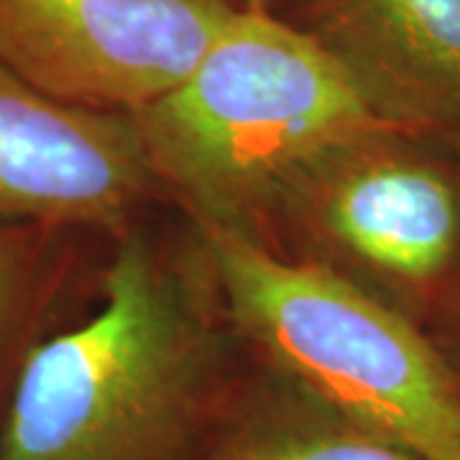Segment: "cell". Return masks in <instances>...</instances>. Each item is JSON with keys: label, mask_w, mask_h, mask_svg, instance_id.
<instances>
[{"label": "cell", "mask_w": 460, "mask_h": 460, "mask_svg": "<svg viewBox=\"0 0 460 460\" xmlns=\"http://www.w3.org/2000/svg\"><path fill=\"white\" fill-rule=\"evenodd\" d=\"M98 310L29 353L0 414V460H187L238 341L192 233L118 235Z\"/></svg>", "instance_id": "cell-1"}, {"label": "cell", "mask_w": 460, "mask_h": 460, "mask_svg": "<svg viewBox=\"0 0 460 460\" xmlns=\"http://www.w3.org/2000/svg\"><path fill=\"white\" fill-rule=\"evenodd\" d=\"M133 120L159 192L192 228L251 241L323 154L392 126L310 33L261 11H235L199 65Z\"/></svg>", "instance_id": "cell-2"}, {"label": "cell", "mask_w": 460, "mask_h": 460, "mask_svg": "<svg viewBox=\"0 0 460 460\" xmlns=\"http://www.w3.org/2000/svg\"><path fill=\"white\" fill-rule=\"evenodd\" d=\"M241 343L422 460H460V374L404 314L246 235L192 228Z\"/></svg>", "instance_id": "cell-3"}, {"label": "cell", "mask_w": 460, "mask_h": 460, "mask_svg": "<svg viewBox=\"0 0 460 460\" xmlns=\"http://www.w3.org/2000/svg\"><path fill=\"white\" fill-rule=\"evenodd\" d=\"M256 243L429 335L460 281V159L394 126L358 133L287 187Z\"/></svg>", "instance_id": "cell-4"}, {"label": "cell", "mask_w": 460, "mask_h": 460, "mask_svg": "<svg viewBox=\"0 0 460 460\" xmlns=\"http://www.w3.org/2000/svg\"><path fill=\"white\" fill-rule=\"evenodd\" d=\"M230 0H0V62L51 98L133 115L199 65Z\"/></svg>", "instance_id": "cell-5"}, {"label": "cell", "mask_w": 460, "mask_h": 460, "mask_svg": "<svg viewBox=\"0 0 460 460\" xmlns=\"http://www.w3.org/2000/svg\"><path fill=\"white\" fill-rule=\"evenodd\" d=\"M159 187L133 115L36 90L0 62V220L120 235Z\"/></svg>", "instance_id": "cell-6"}, {"label": "cell", "mask_w": 460, "mask_h": 460, "mask_svg": "<svg viewBox=\"0 0 460 460\" xmlns=\"http://www.w3.org/2000/svg\"><path fill=\"white\" fill-rule=\"evenodd\" d=\"M284 8L384 120L460 159V0H287Z\"/></svg>", "instance_id": "cell-7"}, {"label": "cell", "mask_w": 460, "mask_h": 460, "mask_svg": "<svg viewBox=\"0 0 460 460\" xmlns=\"http://www.w3.org/2000/svg\"><path fill=\"white\" fill-rule=\"evenodd\" d=\"M202 460H422L330 407L292 378L269 376Z\"/></svg>", "instance_id": "cell-8"}, {"label": "cell", "mask_w": 460, "mask_h": 460, "mask_svg": "<svg viewBox=\"0 0 460 460\" xmlns=\"http://www.w3.org/2000/svg\"><path fill=\"white\" fill-rule=\"evenodd\" d=\"M75 230L0 220V414L75 274Z\"/></svg>", "instance_id": "cell-9"}, {"label": "cell", "mask_w": 460, "mask_h": 460, "mask_svg": "<svg viewBox=\"0 0 460 460\" xmlns=\"http://www.w3.org/2000/svg\"><path fill=\"white\" fill-rule=\"evenodd\" d=\"M429 338L440 345L447 361L453 363V368L460 374V281L450 305L445 307L443 317L438 320V325L429 332Z\"/></svg>", "instance_id": "cell-10"}, {"label": "cell", "mask_w": 460, "mask_h": 460, "mask_svg": "<svg viewBox=\"0 0 460 460\" xmlns=\"http://www.w3.org/2000/svg\"><path fill=\"white\" fill-rule=\"evenodd\" d=\"M241 11H261V13H279L287 0H230Z\"/></svg>", "instance_id": "cell-11"}]
</instances>
